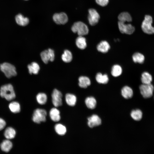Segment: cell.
Instances as JSON below:
<instances>
[{"label": "cell", "mask_w": 154, "mask_h": 154, "mask_svg": "<svg viewBox=\"0 0 154 154\" xmlns=\"http://www.w3.org/2000/svg\"><path fill=\"white\" fill-rule=\"evenodd\" d=\"M47 113L44 109L37 108L34 111L32 116L33 121L35 123H40L45 122L46 120Z\"/></svg>", "instance_id": "5b68a950"}, {"label": "cell", "mask_w": 154, "mask_h": 154, "mask_svg": "<svg viewBox=\"0 0 154 154\" xmlns=\"http://www.w3.org/2000/svg\"><path fill=\"white\" fill-rule=\"evenodd\" d=\"M141 94L145 98L151 97L153 95L154 90V87L151 83L149 84H143L139 87Z\"/></svg>", "instance_id": "8992f818"}, {"label": "cell", "mask_w": 154, "mask_h": 154, "mask_svg": "<svg viewBox=\"0 0 154 154\" xmlns=\"http://www.w3.org/2000/svg\"><path fill=\"white\" fill-rule=\"evenodd\" d=\"M85 103L87 107L89 109H93L96 107V101L93 97L87 98L85 100Z\"/></svg>", "instance_id": "cb8c5ba5"}, {"label": "cell", "mask_w": 154, "mask_h": 154, "mask_svg": "<svg viewBox=\"0 0 154 154\" xmlns=\"http://www.w3.org/2000/svg\"><path fill=\"white\" fill-rule=\"evenodd\" d=\"M132 59L134 62L141 64L143 63L144 61L145 57L142 54L136 52L132 56Z\"/></svg>", "instance_id": "f546056e"}, {"label": "cell", "mask_w": 154, "mask_h": 154, "mask_svg": "<svg viewBox=\"0 0 154 154\" xmlns=\"http://www.w3.org/2000/svg\"><path fill=\"white\" fill-rule=\"evenodd\" d=\"M40 55L42 60L46 64H47L49 61L52 62L54 60V51L50 48L42 51L40 53Z\"/></svg>", "instance_id": "ba28073f"}, {"label": "cell", "mask_w": 154, "mask_h": 154, "mask_svg": "<svg viewBox=\"0 0 154 154\" xmlns=\"http://www.w3.org/2000/svg\"><path fill=\"white\" fill-rule=\"evenodd\" d=\"M153 19L152 17L148 15H146L143 21L141 27L143 31L148 34H152L154 33V29L152 26Z\"/></svg>", "instance_id": "3957f363"}, {"label": "cell", "mask_w": 154, "mask_h": 154, "mask_svg": "<svg viewBox=\"0 0 154 154\" xmlns=\"http://www.w3.org/2000/svg\"><path fill=\"white\" fill-rule=\"evenodd\" d=\"M88 126L92 128L98 126L101 124L102 121L100 118L97 115H93L88 118Z\"/></svg>", "instance_id": "7c38bea8"}, {"label": "cell", "mask_w": 154, "mask_h": 154, "mask_svg": "<svg viewBox=\"0 0 154 154\" xmlns=\"http://www.w3.org/2000/svg\"><path fill=\"white\" fill-rule=\"evenodd\" d=\"M96 79L98 82L102 84H106L109 81L108 76L106 74H102L100 73L97 74Z\"/></svg>", "instance_id": "484cf974"}, {"label": "cell", "mask_w": 154, "mask_h": 154, "mask_svg": "<svg viewBox=\"0 0 154 154\" xmlns=\"http://www.w3.org/2000/svg\"><path fill=\"white\" fill-rule=\"evenodd\" d=\"M121 94L125 98L128 99L132 98L133 95V92L130 87L127 86H125L122 88Z\"/></svg>", "instance_id": "e0dca14e"}, {"label": "cell", "mask_w": 154, "mask_h": 154, "mask_svg": "<svg viewBox=\"0 0 154 154\" xmlns=\"http://www.w3.org/2000/svg\"><path fill=\"white\" fill-rule=\"evenodd\" d=\"M0 69L8 78L15 76L17 74L15 66L9 63L4 62L1 64Z\"/></svg>", "instance_id": "277c9868"}, {"label": "cell", "mask_w": 154, "mask_h": 154, "mask_svg": "<svg viewBox=\"0 0 154 154\" xmlns=\"http://www.w3.org/2000/svg\"><path fill=\"white\" fill-rule=\"evenodd\" d=\"M49 116L52 120L54 122H58L60 119V112L56 108H52L49 112Z\"/></svg>", "instance_id": "5bb4252c"}, {"label": "cell", "mask_w": 154, "mask_h": 154, "mask_svg": "<svg viewBox=\"0 0 154 154\" xmlns=\"http://www.w3.org/2000/svg\"><path fill=\"white\" fill-rule=\"evenodd\" d=\"M79 86L81 88H86L90 85V79L86 76H81L78 78Z\"/></svg>", "instance_id": "d6986e66"}, {"label": "cell", "mask_w": 154, "mask_h": 154, "mask_svg": "<svg viewBox=\"0 0 154 154\" xmlns=\"http://www.w3.org/2000/svg\"><path fill=\"white\" fill-rule=\"evenodd\" d=\"M9 107L11 111L13 113H17L21 111L20 104L18 102L16 101L10 103L9 105Z\"/></svg>", "instance_id": "d4e9b609"}, {"label": "cell", "mask_w": 154, "mask_h": 154, "mask_svg": "<svg viewBox=\"0 0 154 154\" xmlns=\"http://www.w3.org/2000/svg\"><path fill=\"white\" fill-rule=\"evenodd\" d=\"M76 44L79 48L81 49H84L87 46L86 38L83 36H79L76 40Z\"/></svg>", "instance_id": "ac0fdd59"}, {"label": "cell", "mask_w": 154, "mask_h": 154, "mask_svg": "<svg viewBox=\"0 0 154 154\" xmlns=\"http://www.w3.org/2000/svg\"><path fill=\"white\" fill-rule=\"evenodd\" d=\"M13 146L12 142L9 139H7L3 141L0 145V147L2 151L8 152L11 149Z\"/></svg>", "instance_id": "4fadbf2b"}, {"label": "cell", "mask_w": 154, "mask_h": 154, "mask_svg": "<svg viewBox=\"0 0 154 154\" xmlns=\"http://www.w3.org/2000/svg\"><path fill=\"white\" fill-rule=\"evenodd\" d=\"M38 103L41 105H44L46 104L47 100V96L46 94L43 93L38 94L36 97Z\"/></svg>", "instance_id": "1f68e13d"}, {"label": "cell", "mask_w": 154, "mask_h": 154, "mask_svg": "<svg viewBox=\"0 0 154 154\" xmlns=\"http://www.w3.org/2000/svg\"><path fill=\"white\" fill-rule=\"evenodd\" d=\"M15 19L17 23L21 26H26L29 22V20L28 18L24 17L20 14L17 15L15 17Z\"/></svg>", "instance_id": "2e32d148"}, {"label": "cell", "mask_w": 154, "mask_h": 154, "mask_svg": "<svg viewBox=\"0 0 154 154\" xmlns=\"http://www.w3.org/2000/svg\"><path fill=\"white\" fill-rule=\"evenodd\" d=\"M6 125L5 121L3 119L0 118V131L3 129L5 127Z\"/></svg>", "instance_id": "e575fe53"}, {"label": "cell", "mask_w": 154, "mask_h": 154, "mask_svg": "<svg viewBox=\"0 0 154 154\" xmlns=\"http://www.w3.org/2000/svg\"><path fill=\"white\" fill-rule=\"evenodd\" d=\"M141 80L143 84H149L151 83L152 78L148 72H144L142 74Z\"/></svg>", "instance_id": "4316f807"}, {"label": "cell", "mask_w": 154, "mask_h": 154, "mask_svg": "<svg viewBox=\"0 0 154 154\" xmlns=\"http://www.w3.org/2000/svg\"><path fill=\"white\" fill-rule=\"evenodd\" d=\"M72 56L71 52L68 50H64L61 56V58L64 62L68 63L70 62L72 59Z\"/></svg>", "instance_id": "83f0119b"}, {"label": "cell", "mask_w": 154, "mask_h": 154, "mask_svg": "<svg viewBox=\"0 0 154 154\" xmlns=\"http://www.w3.org/2000/svg\"><path fill=\"white\" fill-rule=\"evenodd\" d=\"M118 25L120 31L122 33L131 35L135 30L134 27L130 24H126L125 23L119 21Z\"/></svg>", "instance_id": "30bf717a"}, {"label": "cell", "mask_w": 154, "mask_h": 154, "mask_svg": "<svg viewBox=\"0 0 154 154\" xmlns=\"http://www.w3.org/2000/svg\"><path fill=\"white\" fill-rule=\"evenodd\" d=\"M110 46L109 43L106 41H101L98 44L97 48L99 52L103 53L107 52L110 49Z\"/></svg>", "instance_id": "9a60e30c"}, {"label": "cell", "mask_w": 154, "mask_h": 154, "mask_svg": "<svg viewBox=\"0 0 154 154\" xmlns=\"http://www.w3.org/2000/svg\"><path fill=\"white\" fill-rule=\"evenodd\" d=\"M5 137L8 139L14 138L16 135V132L15 129L11 127H8L6 128L4 132Z\"/></svg>", "instance_id": "ffe728a7"}, {"label": "cell", "mask_w": 154, "mask_h": 154, "mask_svg": "<svg viewBox=\"0 0 154 154\" xmlns=\"http://www.w3.org/2000/svg\"><path fill=\"white\" fill-rule=\"evenodd\" d=\"M76 97L74 95L71 94H67L65 96V100L66 103L70 106H74L76 104Z\"/></svg>", "instance_id": "7402d4cb"}, {"label": "cell", "mask_w": 154, "mask_h": 154, "mask_svg": "<svg viewBox=\"0 0 154 154\" xmlns=\"http://www.w3.org/2000/svg\"><path fill=\"white\" fill-rule=\"evenodd\" d=\"M62 94L57 89H55L52 94V103L56 107L61 106L62 105Z\"/></svg>", "instance_id": "8fae6325"}, {"label": "cell", "mask_w": 154, "mask_h": 154, "mask_svg": "<svg viewBox=\"0 0 154 154\" xmlns=\"http://www.w3.org/2000/svg\"><path fill=\"white\" fill-rule=\"evenodd\" d=\"M119 21L125 23L129 22L132 21V17L130 14L127 12H123L120 13L118 16Z\"/></svg>", "instance_id": "603a6c76"}, {"label": "cell", "mask_w": 154, "mask_h": 154, "mask_svg": "<svg viewBox=\"0 0 154 154\" xmlns=\"http://www.w3.org/2000/svg\"><path fill=\"white\" fill-rule=\"evenodd\" d=\"M122 69L121 66L119 65L116 64L112 67L111 74L114 77H117L119 76L122 73Z\"/></svg>", "instance_id": "4dcf8cb0"}, {"label": "cell", "mask_w": 154, "mask_h": 154, "mask_svg": "<svg viewBox=\"0 0 154 154\" xmlns=\"http://www.w3.org/2000/svg\"><path fill=\"white\" fill-rule=\"evenodd\" d=\"M0 96L8 101L14 99L16 95L12 85L9 84L2 86L0 89Z\"/></svg>", "instance_id": "6da1fadb"}, {"label": "cell", "mask_w": 154, "mask_h": 154, "mask_svg": "<svg viewBox=\"0 0 154 154\" xmlns=\"http://www.w3.org/2000/svg\"><path fill=\"white\" fill-rule=\"evenodd\" d=\"M52 19L58 25L65 24L67 23L68 20L67 14L63 12L54 14L52 16Z\"/></svg>", "instance_id": "9c48e42d"}, {"label": "cell", "mask_w": 154, "mask_h": 154, "mask_svg": "<svg viewBox=\"0 0 154 154\" xmlns=\"http://www.w3.org/2000/svg\"></svg>", "instance_id": "d590c367"}, {"label": "cell", "mask_w": 154, "mask_h": 154, "mask_svg": "<svg viewBox=\"0 0 154 154\" xmlns=\"http://www.w3.org/2000/svg\"><path fill=\"white\" fill-rule=\"evenodd\" d=\"M54 129L56 133L60 135H64L66 131L65 127L60 123L56 124L54 126Z\"/></svg>", "instance_id": "d6a6232c"}, {"label": "cell", "mask_w": 154, "mask_h": 154, "mask_svg": "<svg viewBox=\"0 0 154 154\" xmlns=\"http://www.w3.org/2000/svg\"><path fill=\"white\" fill-rule=\"evenodd\" d=\"M95 1L98 5L102 7L107 5L109 2V0H95Z\"/></svg>", "instance_id": "836d02e7"}, {"label": "cell", "mask_w": 154, "mask_h": 154, "mask_svg": "<svg viewBox=\"0 0 154 154\" xmlns=\"http://www.w3.org/2000/svg\"><path fill=\"white\" fill-rule=\"evenodd\" d=\"M71 29L73 32L77 33L78 36H81L87 35L89 31L87 26L81 21L75 22L72 26Z\"/></svg>", "instance_id": "7a4b0ae2"}, {"label": "cell", "mask_w": 154, "mask_h": 154, "mask_svg": "<svg viewBox=\"0 0 154 154\" xmlns=\"http://www.w3.org/2000/svg\"><path fill=\"white\" fill-rule=\"evenodd\" d=\"M29 73L30 74H37L40 70V66L36 62H33L28 65Z\"/></svg>", "instance_id": "44dd1931"}, {"label": "cell", "mask_w": 154, "mask_h": 154, "mask_svg": "<svg viewBox=\"0 0 154 154\" xmlns=\"http://www.w3.org/2000/svg\"><path fill=\"white\" fill-rule=\"evenodd\" d=\"M88 20L89 24L94 26L98 23L100 18L99 14L96 10L91 8L88 10Z\"/></svg>", "instance_id": "52a82bcc"}, {"label": "cell", "mask_w": 154, "mask_h": 154, "mask_svg": "<svg viewBox=\"0 0 154 154\" xmlns=\"http://www.w3.org/2000/svg\"><path fill=\"white\" fill-rule=\"evenodd\" d=\"M143 114L141 111L139 109L133 110L131 113V117L135 120H140L142 117Z\"/></svg>", "instance_id": "f1b7e54d"}]
</instances>
